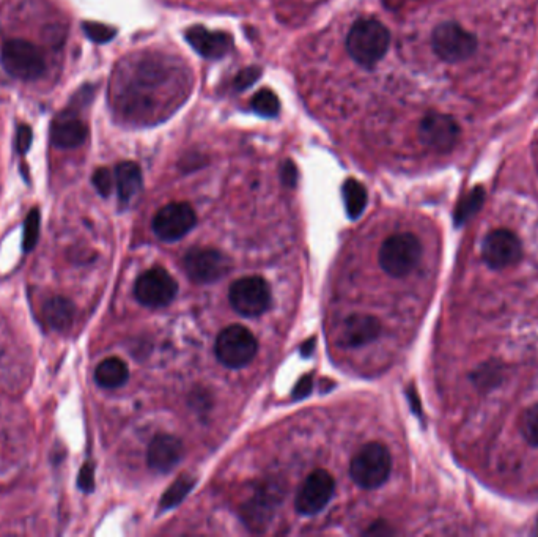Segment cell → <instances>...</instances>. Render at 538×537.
Listing matches in <instances>:
<instances>
[{"label":"cell","instance_id":"2","mask_svg":"<svg viewBox=\"0 0 538 537\" xmlns=\"http://www.w3.org/2000/svg\"><path fill=\"white\" fill-rule=\"evenodd\" d=\"M392 457L386 446L372 441L359 449L350 465V475L359 487L375 490L391 476Z\"/></svg>","mask_w":538,"mask_h":537},{"label":"cell","instance_id":"16","mask_svg":"<svg viewBox=\"0 0 538 537\" xmlns=\"http://www.w3.org/2000/svg\"><path fill=\"white\" fill-rule=\"evenodd\" d=\"M381 333L380 320L369 314H353L343 325V342L348 347H362L378 339Z\"/></svg>","mask_w":538,"mask_h":537},{"label":"cell","instance_id":"33","mask_svg":"<svg viewBox=\"0 0 538 537\" xmlns=\"http://www.w3.org/2000/svg\"><path fill=\"white\" fill-rule=\"evenodd\" d=\"M93 486H95V475H93V467L90 463H85L82 467L81 473H79V487L84 492H92Z\"/></svg>","mask_w":538,"mask_h":537},{"label":"cell","instance_id":"36","mask_svg":"<svg viewBox=\"0 0 538 537\" xmlns=\"http://www.w3.org/2000/svg\"><path fill=\"white\" fill-rule=\"evenodd\" d=\"M410 400L414 404V412L421 413V405H419V400H417L416 391L411 389L410 391Z\"/></svg>","mask_w":538,"mask_h":537},{"label":"cell","instance_id":"6","mask_svg":"<svg viewBox=\"0 0 538 537\" xmlns=\"http://www.w3.org/2000/svg\"><path fill=\"white\" fill-rule=\"evenodd\" d=\"M432 46L439 59L447 63H460L476 54L477 38L460 24L447 21L433 30Z\"/></svg>","mask_w":538,"mask_h":537},{"label":"cell","instance_id":"24","mask_svg":"<svg viewBox=\"0 0 538 537\" xmlns=\"http://www.w3.org/2000/svg\"><path fill=\"white\" fill-rule=\"evenodd\" d=\"M194 484H196V481L189 478V476H181V478H178L177 481L167 489L163 498H161V509L167 511V509H172L175 508V506H178L181 501L185 500L186 495L191 492Z\"/></svg>","mask_w":538,"mask_h":537},{"label":"cell","instance_id":"35","mask_svg":"<svg viewBox=\"0 0 538 537\" xmlns=\"http://www.w3.org/2000/svg\"><path fill=\"white\" fill-rule=\"evenodd\" d=\"M315 339H310L309 342H304L303 347H301V355L310 356L314 353Z\"/></svg>","mask_w":538,"mask_h":537},{"label":"cell","instance_id":"12","mask_svg":"<svg viewBox=\"0 0 538 537\" xmlns=\"http://www.w3.org/2000/svg\"><path fill=\"white\" fill-rule=\"evenodd\" d=\"M482 257L493 270L513 267L523 257L520 238L507 229L493 230L483 240Z\"/></svg>","mask_w":538,"mask_h":537},{"label":"cell","instance_id":"20","mask_svg":"<svg viewBox=\"0 0 538 537\" xmlns=\"http://www.w3.org/2000/svg\"><path fill=\"white\" fill-rule=\"evenodd\" d=\"M129 369L125 361L120 358H107L100 366L96 367L95 382L101 388L115 389L128 382Z\"/></svg>","mask_w":538,"mask_h":537},{"label":"cell","instance_id":"27","mask_svg":"<svg viewBox=\"0 0 538 537\" xmlns=\"http://www.w3.org/2000/svg\"><path fill=\"white\" fill-rule=\"evenodd\" d=\"M38 234H40V210L34 208L27 215L26 224H24L23 246L26 251L34 249L35 243L38 241Z\"/></svg>","mask_w":538,"mask_h":537},{"label":"cell","instance_id":"15","mask_svg":"<svg viewBox=\"0 0 538 537\" xmlns=\"http://www.w3.org/2000/svg\"><path fill=\"white\" fill-rule=\"evenodd\" d=\"M186 41L205 59L218 60L233 48V38L225 32H213L202 26H192L185 32Z\"/></svg>","mask_w":538,"mask_h":537},{"label":"cell","instance_id":"17","mask_svg":"<svg viewBox=\"0 0 538 537\" xmlns=\"http://www.w3.org/2000/svg\"><path fill=\"white\" fill-rule=\"evenodd\" d=\"M87 126L73 115L63 114L51 128L52 144L59 149H76L87 139Z\"/></svg>","mask_w":538,"mask_h":537},{"label":"cell","instance_id":"9","mask_svg":"<svg viewBox=\"0 0 538 537\" xmlns=\"http://www.w3.org/2000/svg\"><path fill=\"white\" fill-rule=\"evenodd\" d=\"M183 268L197 284L219 281L232 270V260L213 248H194L183 259Z\"/></svg>","mask_w":538,"mask_h":537},{"label":"cell","instance_id":"11","mask_svg":"<svg viewBox=\"0 0 538 537\" xmlns=\"http://www.w3.org/2000/svg\"><path fill=\"white\" fill-rule=\"evenodd\" d=\"M460 125L452 115L430 112L419 125V139L433 152L449 153L460 139Z\"/></svg>","mask_w":538,"mask_h":537},{"label":"cell","instance_id":"5","mask_svg":"<svg viewBox=\"0 0 538 537\" xmlns=\"http://www.w3.org/2000/svg\"><path fill=\"white\" fill-rule=\"evenodd\" d=\"M0 62L8 75L23 81H34L46 70L45 57L37 46L26 40H10L0 52Z\"/></svg>","mask_w":538,"mask_h":537},{"label":"cell","instance_id":"21","mask_svg":"<svg viewBox=\"0 0 538 537\" xmlns=\"http://www.w3.org/2000/svg\"><path fill=\"white\" fill-rule=\"evenodd\" d=\"M46 322L57 331H67L74 322V304L63 297L49 300L43 309Z\"/></svg>","mask_w":538,"mask_h":537},{"label":"cell","instance_id":"22","mask_svg":"<svg viewBox=\"0 0 538 537\" xmlns=\"http://www.w3.org/2000/svg\"><path fill=\"white\" fill-rule=\"evenodd\" d=\"M343 199L350 219H358L367 207V189L358 180L350 178L343 185Z\"/></svg>","mask_w":538,"mask_h":537},{"label":"cell","instance_id":"1","mask_svg":"<svg viewBox=\"0 0 538 537\" xmlns=\"http://www.w3.org/2000/svg\"><path fill=\"white\" fill-rule=\"evenodd\" d=\"M391 45V34L376 19H362L351 27L347 37V51L354 62L372 68L386 56Z\"/></svg>","mask_w":538,"mask_h":537},{"label":"cell","instance_id":"25","mask_svg":"<svg viewBox=\"0 0 538 537\" xmlns=\"http://www.w3.org/2000/svg\"><path fill=\"white\" fill-rule=\"evenodd\" d=\"M252 111L257 112L262 117H276L281 111L279 98L273 90L262 89L252 98Z\"/></svg>","mask_w":538,"mask_h":537},{"label":"cell","instance_id":"18","mask_svg":"<svg viewBox=\"0 0 538 537\" xmlns=\"http://www.w3.org/2000/svg\"><path fill=\"white\" fill-rule=\"evenodd\" d=\"M115 185L122 204H129L142 191L141 167L131 161L120 163L115 169Z\"/></svg>","mask_w":538,"mask_h":537},{"label":"cell","instance_id":"19","mask_svg":"<svg viewBox=\"0 0 538 537\" xmlns=\"http://www.w3.org/2000/svg\"><path fill=\"white\" fill-rule=\"evenodd\" d=\"M277 500L271 490H263L252 498L251 503L244 509V519L249 526H254L255 530H260L266 522L271 520L276 508Z\"/></svg>","mask_w":538,"mask_h":537},{"label":"cell","instance_id":"34","mask_svg":"<svg viewBox=\"0 0 538 537\" xmlns=\"http://www.w3.org/2000/svg\"><path fill=\"white\" fill-rule=\"evenodd\" d=\"M281 177L285 186L295 188L296 183H298V171H296V166L292 161H285L284 166H282Z\"/></svg>","mask_w":538,"mask_h":537},{"label":"cell","instance_id":"28","mask_svg":"<svg viewBox=\"0 0 538 537\" xmlns=\"http://www.w3.org/2000/svg\"><path fill=\"white\" fill-rule=\"evenodd\" d=\"M84 32L90 40L95 43H107L117 35V30L114 27L106 26V24L100 23H84Z\"/></svg>","mask_w":538,"mask_h":537},{"label":"cell","instance_id":"7","mask_svg":"<svg viewBox=\"0 0 538 537\" xmlns=\"http://www.w3.org/2000/svg\"><path fill=\"white\" fill-rule=\"evenodd\" d=\"M229 300L238 314L254 319L271 308L273 295L265 279L260 276H247L233 282L229 290Z\"/></svg>","mask_w":538,"mask_h":537},{"label":"cell","instance_id":"10","mask_svg":"<svg viewBox=\"0 0 538 537\" xmlns=\"http://www.w3.org/2000/svg\"><path fill=\"white\" fill-rule=\"evenodd\" d=\"M197 224L196 210L188 202H172L164 205L153 218V232L159 240H181Z\"/></svg>","mask_w":538,"mask_h":537},{"label":"cell","instance_id":"23","mask_svg":"<svg viewBox=\"0 0 538 537\" xmlns=\"http://www.w3.org/2000/svg\"><path fill=\"white\" fill-rule=\"evenodd\" d=\"M483 202H485V191L480 186L472 189L471 193L466 194L463 199L458 202L457 208H455V224L461 226L465 224L468 219L479 213L482 208Z\"/></svg>","mask_w":538,"mask_h":537},{"label":"cell","instance_id":"26","mask_svg":"<svg viewBox=\"0 0 538 537\" xmlns=\"http://www.w3.org/2000/svg\"><path fill=\"white\" fill-rule=\"evenodd\" d=\"M520 432L529 445L538 446V404L527 408L521 415Z\"/></svg>","mask_w":538,"mask_h":537},{"label":"cell","instance_id":"3","mask_svg":"<svg viewBox=\"0 0 538 537\" xmlns=\"http://www.w3.org/2000/svg\"><path fill=\"white\" fill-rule=\"evenodd\" d=\"M422 245L413 234H395L386 238L380 249V265L392 278H405L419 265Z\"/></svg>","mask_w":538,"mask_h":537},{"label":"cell","instance_id":"14","mask_svg":"<svg viewBox=\"0 0 538 537\" xmlns=\"http://www.w3.org/2000/svg\"><path fill=\"white\" fill-rule=\"evenodd\" d=\"M183 454L185 449L180 438L169 434L156 435L148 446V467L158 473H169L183 459Z\"/></svg>","mask_w":538,"mask_h":537},{"label":"cell","instance_id":"29","mask_svg":"<svg viewBox=\"0 0 538 537\" xmlns=\"http://www.w3.org/2000/svg\"><path fill=\"white\" fill-rule=\"evenodd\" d=\"M93 185H95L96 191L101 194L103 197L109 196L112 193V188H114V177H112V172L106 167H101L98 171L93 174Z\"/></svg>","mask_w":538,"mask_h":537},{"label":"cell","instance_id":"31","mask_svg":"<svg viewBox=\"0 0 538 537\" xmlns=\"http://www.w3.org/2000/svg\"><path fill=\"white\" fill-rule=\"evenodd\" d=\"M312 389H314V375L306 374L304 377L299 378V382L296 383L295 391H293V399H306L312 393Z\"/></svg>","mask_w":538,"mask_h":537},{"label":"cell","instance_id":"30","mask_svg":"<svg viewBox=\"0 0 538 537\" xmlns=\"http://www.w3.org/2000/svg\"><path fill=\"white\" fill-rule=\"evenodd\" d=\"M262 75V70L257 67H249L246 70L241 71L240 75L236 76L235 87L238 90L247 89L251 87L255 81H257L258 76Z\"/></svg>","mask_w":538,"mask_h":537},{"label":"cell","instance_id":"4","mask_svg":"<svg viewBox=\"0 0 538 537\" xmlns=\"http://www.w3.org/2000/svg\"><path fill=\"white\" fill-rule=\"evenodd\" d=\"M257 352V339L243 325L227 326L219 333L214 345V353L219 363L229 369H241L251 364Z\"/></svg>","mask_w":538,"mask_h":537},{"label":"cell","instance_id":"32","mask_svg":"<svg viewBox=\"0 0 538 537\" xmlns=\"http://www.w3.org/2000/svg\"><path fill=\"white\" fill-rule=\"evenodd\" d=\"M32 138H34V134H32L30 126H19L18 134H16V149L21 155H24L29 150L30 145H32Z\"/></svg>","mask_w":538,"mask_h":537},{"label":"cell","instance_id":"8","mask_svg":"<svg viewBox=\"0 0 538 537\" xmlns=\"http://www.w3.org/2000/svg\"><path fill=\"white\" fill-rule=\"evenodd\" d=\"M178 284L163 267L150 268L134 286V297L142 306L150 309L166 308L175 300Z\"/></svg>","mask_w":538,"mask_h":537},{"label":"cell","instance_id":"13","mask_svg":"<svg viewBox=\"0 0 538 537\" xmlns=\"http://www.w3.org/2000/svg\"><path fill=\"white\" fill-rule=\"evenodd\" d=\"M334 492H336V481L328 471H312L296 495V512L301 515L318 514L326 508Z\"/></svg>","mask_w":538,"mask_h":537}]
</instances>
